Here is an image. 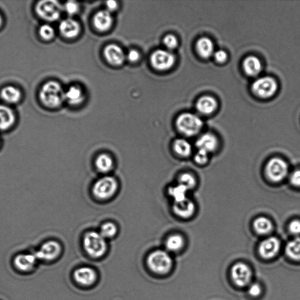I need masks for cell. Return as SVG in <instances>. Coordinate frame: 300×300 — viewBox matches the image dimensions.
Returning <instances> with one entry per match:
<instances>
[{
  "label": "cell",
  "mask_w": 300,
  "mask_h": 300,
  "mask_svg": "<svg viewBox=\"0 0 300 300\" xmlns=\"http://www.w3.org/2000/svg\"><path fill=\"white\" fill-rule=\"evenodd\" d=\"M164 45L169 50L174 49L178 45V41L176 37L172 34L167 35L163 40Z\"/></svg>",
  "instance_id": "35"
},
{
  "label": "cell",
  "mask_w": 300,
  "mask_h": 300,
  "mask_svg": "<svg viewBox=\"0 0 300 300\" xmlns=\"http://www.w3.org/2000/svg\"><path fill=\"white\" fill-rule=\"evenodd\" d=\"M61 245L54 240H49L44 242L35 254L37 259L50 261L55 259L61 254Z\"/></svg>",
  "instance_id": "10"
},
{
  "label": "cell",
  "mask_w": 300,
  "mask_h": 300,
  "mask_svg": "<svg viewBox=\"0 0 300 300\" xmlns=\"http://www.w3.org/2000/svg\"><path fill=\"white\" fill-rule=\"evenodd\" d=\"M209 154L205 152L204 151L198 150L195 156V162L200 165L206 164L208 161Z\"/></svg>",
  "instance_id": "37"
},
{
  "label": "cell",
  "mask_w": 300,
  "mask_h": 300,
  "mask_svg": "<svg viewBox=\"0 0 300 300\" xmlns=\"http://www.w3.org/2000/svg\"><path fill=\"white\" fill-rule=\"evenodd\" d=\"M147 265L154 273L164 274L169 272L172 266V260L166 251L158 250L148 256Z\"/></svg>",
  "instance_id": "4"
},
{
  "label": "cell",
  "mask_w": 300,
  "mask_h": 300,
  "mask_svg": "<svg viewBox=\"0 0 300 300\" xmlns=\"http://www.w3.org/2000/svg\"><path fill=\"white\" fill-rule=\"evenodd\" d=\"M277 87V82L273 78L266 77L255 81L252 85V90L258 97L266 99L276 93Z\"/></svg>",
  "instance_id": "8"
},
{
  "label": "cell",
  "mask_w": 300,
  "mask_h": 300,
  "mask_svg": "<svg viewBox=\"0 0 300 300\" xmlns=\"http://www.w3.org/2000/svg\"><path fill=\"white\" fill-rule=\"evenodd\" d=\"M117 231L118 229L115 224L107 222L101 227L100 233L104 238H110L116 234Z\"/></svg>",
  "instance_id": "32"
},
{
  "label": "cell",
  "mask_w": 300,
  "mask_h": 300,
  "mask_svg": "<svg viewBox=\"0 0 300 300\" xmlns=\"http://www.w3.org/2000/svg\"><path fill=\"white\" fill-rule=\"evenodd\" d=\"M104 55L110 65L118 66L125 62V54L123 49L115 44H110L104 50Z\"/></svg>",
  "instance_id": "12"
},
{
  "label": "cell",
  "mask_w": 300,
  "mask_h": 300,
  "mask_svg": "<svg viewBox=\"0 0 300 300\" xmlns=\"http://www.w3.org/2000/svg\"><path fill=\"white\" fill-rule=\"evenodd\" d=\"M15 123V113L8 106L0 105V131H7Z\"/></svg>",
  "instance_id": "17"
},
{
  "label": "cell",
  "mask_w": 300,
  "mask_h": 300,
  "mask_svg": "<svg viewBox=\"0 0 300 300\" xmlns=\"http://www.w3.org/2000/svg\"><path fill=\"white\" fill-rule=\"evenodd\" d=\"M184 245V240L181 236L173 235L169 237L166 241V248L170 252H175L181 250Z\"/></svg>",
  "instance_id": "30"
},
{
  "label": "cell",
  "mask_w": 300,
  "mask_h": 300,
  "mask_svg": "<svg viewBox=\"0 0 300 300\" xmlns=\"http://www.w3.org/2000/svg\"><path fill=\"white\" fill-rule=\"evenodd\" d=\"M231 276L236 285L244 287L250 283L252 272L250 268L247 265L244 263H238L232 267Z\"/></svg>",
  "instance_id": "11"
},
{
  "label": "cell",
  "mask_w": 300,
  "mask_h": 300,
  "mask_svg": "<svg viewBox=\"0 0 300 300\" xmlns=\"http://www.w3.org/2000/svg\"><path fill=\"white\" fill-rule=\"evenodd\" d=\"M85 94L80 87L72 86L65 91V100L71 105H78L84 102Z\"/></svg>",
  "instance_id": "22"
},
{
  "label": "cell",
  "mask_w": 300,
  "mask_h": 300,
  "mask_svg": "<svg viewBox=\"0 0 300 300\" xmlns=\"http://www.w3.org/2000/svg\"><path fill=\"white\" fill-rule=\"evenodd\" d=\"M22 94L20 89L13 86L3 87L0 92V96L5 102L17 103L20 100Z\"/></svg>",
  "instance_id": "24"
},
{
  "label": "cell",
  "mask_w": 300,
  "mask_h": 300,
  "mask_svg": "<svg viewBox=\"0 0 300 300\" xmlns=\"http://www.w3.org/2000/svg\"><path fill=\"white\" fill-rule=\"evenodd\" d=\"M39 34L42 39L45 41H50L55 36V30L48 24H44L39 29Z\"/></svg>",
  "instance_id": "33"
},
{
  "label": "cell",
  "mask_w": 300,
  "mask_h": 300,
  "mask_svg": "<svg viewBox=\"0 0 300 300\" xmlns=\"http://www.w3.org/2000/svg\"><path fill=\"white\" fill-rule=\"evenodd\" d=\"M106 7L107 10L111 12L118 8V4L115 1H108L106 2Z\"/></svg>",
  "instance_id": "43"
},
{
  "label": "cell",
  "mask_w": 300,
  "mask_h": 300,
  "mask_svg": "<svg viewBox=\"0 0 300 300\" xmlns=\"http://www.w3.org/2000/svg\"><path fill=\"white\" fill-rule=\"evenodd\" d=\"M173 210L178 216L183 218H187L194 213L195 205L192 201L187 198L185 200L174 203Z\"/></svg>",
  "instance_id": "20"
},
{
  "label": "cell",
  "mask_w": 300,
  "mask_h": 300,
  "mask_svg": "<svg viewBox=\"0 0 300 300\" xmlns=\"http://www.w3.org/2000/svg\"><path fill=\"white\" fill-rule=\"evenodd\" d=\"M96 166L102 172H107L111 170L113 166V162L111 157L107 154H101L96 160Z\"/></svg>",
  "instance_id": "29"
},
{
  "label": "cell",
  "mask_w": 300,
  "mask_h": 300,
  "mask_svg": "<svg viewBox=\"0 0 300 300\" xmlns=\"http://www.w3.org/2000/svg\"><path fill=\"white\" fill-rule=\"evenodd\" d=\"M60 33L66 39H74L80 34L81 28L80 23L72 18L65 19L59 24Z\"/></svg>",
  "instance_id": "14"
},
{
  "label": "cell",
  "mask_w": 300,
  "mask_h": 300,
  "mask_svg": "<svg viewBox=\"0 0 300 300\" xmlns=\"http://www.w3.org/2000/svg\"><path fill=\"white\" fill-rule=\"evenodd\" d=\"M179 184L185 186L188 190L193 188L196 184V180L194 176L190 173H185L180 176L179 178Z\"/></svg>",
  "instance_id": "34"
},
{
  "label": "cell",
  "mask_w": 300,
  "mask_h": 300,
  "mask_svg": "<svg viewBox=\"0 0 300 300\" xmlns=\"http://www.w3.org/2000/svg\"><path fill=\"white\" fill-rule=\"evenodd\" d=\"M266 171L267 175L273 182H280L286 177L288 172V166L284 160L274 158L268 162Z\"/></svg>",
  "instance_id": "9"
},
{
  "label": "cell",
  "mask_w": 300,
  "mask_h": 300,
  "mask_svg": "<svg viewBox=\"0 0 300 300\" xmlns=\"http://www.w3.org/2000/svg\"><path fill=\"white\" fill-rule=\"evenodd\" d=\"M214 57L216 61L219 63L225 62L227 59V53L222 50H217L214 53Z\"/></svg>",
  "instance_id": "41"
},
{
  "label": "cell",
  "mask_w": 300,
  "mask_h": 300,
  "mask_svg": "<svg viewBox=\"0 0 300 300\" xmlns=\"http://www.w3.org/2000/svg\"><path fill=\"white\" fill-rule=\"evenodd\" d=\"M1 143H2L1 140V138H0V149H1V147L2 146H1Z\"/></svg>",
  "instance_id": "45"
},
{
  "label": "cell",
  "mask_w": 300,
  "mask_h": 300,
  "mask_svg": "<svg viewBox=\"0 0 300 300\" xmlns=\"http://www.w3.org/2000/svg\"><path fill=\"white\" fill-rule=\"evenodd\" d=\"M280 244L279 240L274 237H270L262 242L259 246V254L266 259L273 258L280 250Z\"/></svg>",
  "instance_id": "13"
},
{
  "label": "cell",
  "mask_w": 300,
  "mask_h": 300,
  "mask_svg": "<svg viewBox=\"0 0 300 300\" xmlns=\"http://www.w3.org/2000/svg\"><path fill=\"white\" fill-rule=\"evenodd\" d=\"M290 182L296 187H300V170H296L290 176Z\"/></svg>",
  "instance_id": "40"
},
{
  "label": "cell",
  "mask_w": 300,
  "mask_h": 300,
  "mask_svg": "<svg viewBox=\"0 0 300 300\" xmlns=\"http://www.w3.org/2000/svg\"><path fill=\"white\" fill-rule=\"evenodd\" d=\"M2 24V18L1 15H0V27H1Z\"/></svg>",
  "instance_id": "44"
},
{
  "label": "cell",
  "mask_w": 300,
  "mask_h": 300,
  "mask_svg": "<svg viewBox=\"0 0 300 300\" xmlns=\"http://www.w3.org/2000/svg\"><path fill=\"white\" fill-rule=\"evenodd\" d=\"M39 96L44 105L54 109L61 106L65 100V91L58 82L51 81L41 87Z\"/></svg>",
  "instance_id": "1"
},
{
  "label": "cell",
  "mask_w": 300,
  "mask_h": 300,
  "mask_svg": "<svg viewBox=\"0 0 300 300\" xmlns=\"http://www.w3.org/2000/svg\"><path fill=\"white\" fill-rule=\"evenodd\" d=\"M151 64L158 71H165L171 68L175 63V57L170 50L157 49L151 55Z\"/></svg>",
  "instance_id": "6"
},
{
  "label": "cell",
  "mask_w": 300,
  "mask_h": 300,
  "mask_svg": "<svg viewBox=\"0 0 300 300\" xmlns=\"http://www.w3.org/2000/svg\"><path fill=\"white\" fill-rule=\"evenodd\" d=\"M217 144L218 142L216 137L211 133H205L201 135L196 143L198 150L204 151L208 154L216 149Z\"/></svg>",
  "instance_id": "18"
},
{
  "label": "cell",
  "mask_w": 300,
  "mask_h": 300,
  "mask_svg": "<svg viewBox=\"0 0 300 300\" xmlns=\"http://www.w3.org/2000/svg\"><path fill=\"white\" fill-rule=\"evenodd\" d=\"M261 287L258 284H253L249 287L248 292L252 297H257L260 295Z\"/></svg>",
  "instance_id": "39"
},
{
  "label": "cell",
  "mask_w": 300,
  "mask_h": 300,
  "mask_svg": "<svg viewBox=\"0 0 300 300\" xmlns=\"http://www.w3.org/2000/svg\"><path fill=\"white\" fill-rule=\"evenodd\" d=\"M128 58L131 62H137L140 58V53L135 49L130 50L128 53Z\"/></svg>",
  "instance_id": "42"
},
{
  "label": "cell",
  "mask_w": 300,
  "mask_h": 300,
  "mask_svg": "<svg viewBox=\"0 0 300 300\" xmlns=\"http://www.w3.org/2000/svg\"><path fill=\"white\" fill-rule=\"evenodd\" d=\"M286 252L292 259L300 261V238H297L287 245Z\"/></svg>",
  "instance_id": "27"
},
{
  "label": "cell",
  "mask_w": 300,
  "mask_h": 300,
  "mask_svg": "<svg viewBox=\"0 0 300 300\" xmlns=\"http://www.w3.org/2000/svg\"><path fill=\"white\" fill-rule=\"evenodd\" d=\"M254 228L258 233L266 235L273 229V224L271 221L265 217H259L255 220Z\"/></svg>",
  "instance_id": "26"
},
{
  "label": "cell",
  "mask_w": 300,
  "mask_h": 300,
  "mask_svg": "<svg viewBox=\"0 0 300 300\" xmlns=\"http://www.w3.org/2000/svg\"><path fill=\"white\" fill-rule=\"evenodd\" d=\"M93 25L96 29L100 32H106L112 27L113 18L111 12L102 10L97 12L93 18Z\"/></svg>",
  "instance_id": "16"
},
{
  "label": "cell",
  "mask_w": 300,
  "mask_h": 300,
  "mask_svg": "<svg viewBox=\"0 0 300 300\" xmlns=\"http://www.w3.org/2000/svg\"><path fill=\"white\" fill-rule=\"evenodd\" d=\"M173 148L176 153L182 157H188L192 152L190 143L182 138H179L175 141Z\"/></svg>",
  "instance_id": "28"
},
{
  "label": "cell",
  "mask_w": 300,
  "mask_h": 300,
  "mask_svg": "<svg viewBox=\"0 0 300 300\" xmlns=\"http://www.w3.org/2000/svg\"><path fill=\"white\" fill-rule=\"evenodd\" d=\"M216 100L211 96H205L198 100L197 109L199 112L204 115H210L217 109Z\"/></svg>",
  "instance_id": "21"
},
{
  "label": "cell",
  "mask_w": 300,
  "mask_h": 300,
  "mask_svg": "<svg viewBox=\"0 0 300 300\" xmlns=\"http://www.w3.org/2000/svg\"><path fill=\"white\" fill-rule=\"evenodd\" d=\"M176 127L181 133L188 136L197 134L203 127V122L192 113L181 114L176 121Z\"/></svg>",
  "instance_id": "3"
},
{
  "label": "cell",
  "mask_w": 300,
  "mask_h": 300,
  "mask_svg": "<svg viewBox=\"0 0 300 300\" xmlns=\"http://www.w3.org/2000/svg\"><path fill=\"white\" fill-rule=\"evenodd\" d=\"M118 188V182L115 178L112 176H105L95 183L93 192L97 198L105 200L112 197Z\"/></svg>",
  "instance_id": "7"
},
{
  "label": "cell",
  "mask_w": 300,
  "mask_h": 300,
  "mask_svg": "<svg viewBox=\"0 0 300 300\" xmlns=\"http://www.w3.org/2000/svg\"><path fill=\"white\" fill-rule=\"evenodd\" d=\"M62 7L58 1L45 0L37 3L36 11L39 16L43 20L52 22L61 17Z\"/></svg>",
  "instance_id": "5"
},
{
  "label": "cell",
  "mask_w": 300,
  "mask_h": 300,
  "mask_svg": "<svg viewBox=\"0 0 300 300\" xmlns=\"http://www.w3.org/2000/svg\"><path fill=\"white\" fill-rule=\"evenodd\" d=\"M64 9L69 15H73L78 12L79 5L75 1H68L66 3Z\"/></svg>",
  "instance_id": "36"
},
{
  "label": "cell",
  "mask_w": 300,
  "mask_h": 300,
  "mask_svg": "<svg viewBox=\"0 0 300 300\" xmlns=\"http://www.w3.org/2000/svg\"><path fill=\"white\" fill-rule=\"evenodd\" d=\"M289 230L290 232L293 233V235H300V221L299 220L292 221L290 223Z\"/></svg>",
  "instance_id": "38"
},
{
  "label": "cell",
  "mask_w": 300,
  "mask_h": 300,
  "mask_svg": "<svg viewBox=\"0 0 300 300\" xmlns=\"http://www.w3.org/2000/svg\"><path fill=\"white\" fill-rule=\"evenodd\" d=\"M244 71L246 74L251 76V77H255L260 74L261 70V62L257 57L251 56L248 57L245 59L244 64Z\"/></svg>",
  "instance_id": "23"
},
{
  "label": "cell",
  "mask_w": 300,
  "mask_h": 300,
  "mask_svg": "<svg viewBox=\"0 0 300 300\" xmlns=\"http://www.w3.org/2000/svg\"><path fill=\"white\" fill-rule=\"evenodd\" d=\"M74 279L78 284L84 286H89L96 280V273L93 268L83 267L78 268L74 274Z\"/></svg>",
  "instance_id": "15"
},
{
  "label": "cell",
  "mask_w": 300,
  "mask_h": 300,
  "mask_svg": "<svg viewBox=\"0 0 300 300\" xmlns=\"http://www.w3.org/2000/svg\"><path fill=\"white\" fill-rule=\"evenodd\" d=\"M188 189L185 186L179 184L174 187L169 189V194L174 199L175 203L185 200L187 198V194Z\"/></svg>",
  "instance_id": "31"
},
{
  "label": "cell",
  "mask_w": 300,
  "mask_h": 300,
  "mask_svg": "<svg viewBox=\"0 0 300 300\" xmlns=\"http://www.w3.org/2000/svg\"><path fill=\"white\" fill-rule=\"evenodd\" d=\"M37 260L35 255L20 254L15 257L14 264L18 269L23 271H28L33 269Z\"/></svg>",
  "instance_id": "19"
},
{
  "label": "cell",
  "mask_w": 300,
  "mask_h": 300,
  "mask_svg": "<svg viewBox=\"0 0 300 300\" xmlns=\"http://www.w3.org/2000/svg\"><path fill=\"white\" fill-rule=\"evenodd\" d=\"M197 52L202 58L207 59L214 53V44L213 41L208 38L204 37L199 40L197 43Z\"/></svg>",
  "instance_id": "25"
},
{
  "label": "cell",
  "mask_w": 300,
  "mask_h": 300,
  "mask_svg": "<svg viewBox=\"0 0 300 300\" xmlns=\"http://www.w3.org/2000/svg\"><path fill=\"white\" fill-rule=\"evenodd\" d=\"M85 251L93 258H99L105 254L107 245L105 238L100 233L90 232L84 237Z\"/></svg>",
  "instance_id": "2"
}]
</instances>
